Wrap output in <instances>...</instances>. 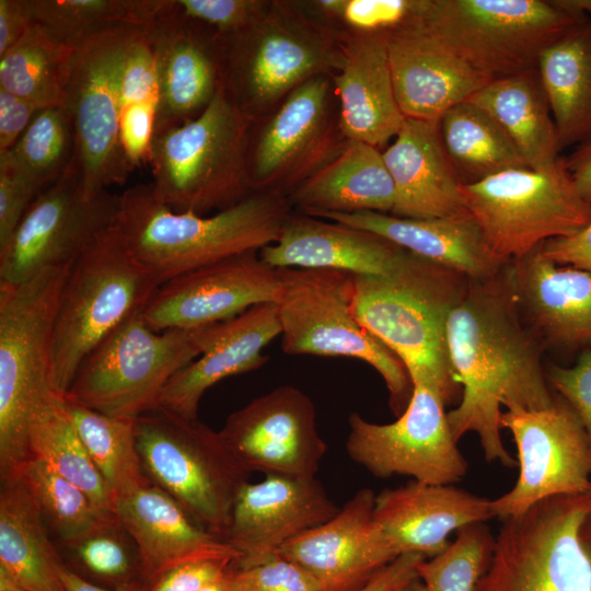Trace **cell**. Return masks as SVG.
I'll return each mask as SVG.
<instances>
[{
  "mask_svg": "<svg viewBox=\"0 0 591 591\" xmlns=\"http://www.w3.org/2000/svg\"><path fill=\"white\" fill-rule=\"evenodd\" d=\"M251 123L220 83L195 118L155 129L148 160L155 197L174 211L205 215L253 193L247 173Z\"/></svg>",
  "mask_w": 591,
  "mask_h": 591,
  "instance_id": "cell-4",
  "label": "cell"
},
{
  "mask_svg": "<svg viewBox=\"0 0 591 591\" xmlns=\"http://www.w3.org/2000/svg\"><path fill=\"white\" fill-rule=\"evenodd\" d=\"M73 46L37 22L0 55V88L39 109L63 106L71 72Z\"/></svg>",
  "mask_w": 591,
  "mask_h": 591,
  "instance_id": "cell-37",
  "label": "cell"
},
{
  "mask_svg": "<svg viewBox=\"0 0 591 591\" xmlns=\"http://www.w3.org/2000/svg\"><path fill=\"white\" fill-rule=\"evenodd\" d=\"M114 514L137 547L147 583L183 563L239 559V553L228 542L198 525L173 498L150 482L117 499Z\"/></svg>",
  "mask_w": 591,
  "mask_h": 591,
  "instance_id": "cell-27",
  "label": "cell"
},
{
  "mask_svg": "<svg viewBox=\"0 0 591 591\" xmlns=\"http://www.w3.org/2000/svg\"><path fill=\"white\" fill-rule=\"evenodd\" d=\"M413 1L322 0L320 8L343 19L354 31L390 30L409 13Z\"/></svg>",
  "mask_w": 591,
  "mask_h": 591,
  "instance_id": "cell-49",
  "label": "cell"
},
{
  "mask_svg": "<svg viewBox=\"0 0 591 591\" xmlns=\"http://www.w3.org/2000/svg\"><path fill=\"white\" fill-rule=\"evenodd\" d=\"M490 502L452 485L414 480L376 495L373 520L395 557L431 558L448 547L451 533L494 518Z\"/></svg>",
  "mask_w": 591,
  "mask_h": 591,
  "instance_id": "cell-25",
  "label": "cell"
},
{
  "mask_svg": "<svg viewBox=\"0 0 591 591\" xmlns=\"http://www.w3.org/2000/svg\"><path fill=\"white\" fill-rule=\"evenodd\" d=\"M259 252V251H258ZM258 252L236 255L162 283L142 310L154 331L197 328L276 303L280 279Z\"/></svg>",
  "mask_w": 591,
  "mask_h": 591,
  "instance_id": "cell-19",
  "label": "cell"
},
{
  "mask_svg": "<svg viewBox=\"0 0 591 591\" xmlns=\"http://www.w3.org/2000/svg\"><path fill=\"white\" fill-rule=\"evenodd\" d=\"M0 591H24L11 579L8 578L2 571H0Z\"/></svg>",
  "mask_w": 591,
  "mask_h": 591,
  "instance_id": "cell-63",
  "label": "cell"
},
{
  "mask_svg": "<svg viewBox=\"0 0 591 591\" xmlns=\"http://www.w3.org/2000/svg\"><path fill=\"white\" fill-rule=\"evenodd\" d=\"M18 476L62 545L80 538L114 514L99 508L86 493L40 459L31 456Z\"/></svg>",
  "mask_w": 591,
  "mask_h": 591,
  "instance_id": "cell-41",
  "label": "cell"
},
{
  "mask_svg": "<svg viewBox=\"0 0 591 591\" xmlns=\"http://www.w3.org/2000/svg\"><path fill=\"white\" fill-rule=\"evenodd\" d=\"M412 13L459 58L496 80L535 68L578 18L557 0H414Z\"/></svg>",
  "mask_w": 591,
  "mask_h": 591,
  "instance_id": "cell-9",
  "label": "cell"
},
{
  "mask_svg": "<svg viewBox=\"0 0 591 591\" xmlns=\"http://www.w3.org/2000/svg\"><path fill=\"white\" fill-rule=\"evenodd\" d=\"M289 207L285 196L253 192L211 216L177 212L162 204L148 183L120 194L116 223L132 254L162 285L274 244L290 216Z\"/></svg>",
  "mask_w": 591,
  "mask_h": 591,
  "instance_id": "cell-2",
  "label": "cell"
},
{
  "mask_svg": "<svg viewBox=\"0 0 591 591\" xmlns=\"http://www.w3.org/2000/svg\"><path fill=\"white\" fill-rule=\"evenodd\" d=\"M440 131L462 185L507 170L529 167L495 120L470 101L453 106L441 116Z\"/></svg>",
  "mask_w": 591,
  "mask_h": 591,
  "instance_id": "cell-38",
  "label": "cell"
},
{
  "mask_svg": "<svg viewBox=\"0 0 591 591\" xmlns=\"http://www.w3.org/2000/svg\"><path fill=\"white\" fill-rule=\"evenodd\" d=\"M155 55L159 100L155 129L199 115L221 83L219 34L163 0L144 26Z\"/></svg>",
  "mask_w": 591,
  "mask_h": 591,
  "instance_id": "cell-22",
  "label": "cell"
},
{
  "mask_svg": "<svg viewBox=\"0 0 591 591\" xmlns=\"http://www.w3.org/2000/svg\"><path fill=\"white\" fill-rule=\"evenodd\" d=\"M234 591H327L323 583L300 565L276 556L230 572Z\"/></svg>",
  "mask_w": 591,
  "mask_h": 591,
  "instance_id": "cell-47",
  "label": "cell"
},
{
  "mask_svg": "<svg viewBox=\"0 0 591 591\" xmlns=\"http://www.w3.org/2000/svg\"><path fill=\"white\" fill-rule=\"evenodd\" d=\"M396 591H427V590L424 582L419 578H416Z\"/></svg>",
  "mask_w": 591,
  "mask_h": 591,
  "instance_id": "cell-64",
  "label": "cell"
},
{
  "mask_svg": "<svg viewBox=\"0 0 591 591\" xmlns=\"http://www.w3.org/2000/svg\"><path fill=\"white\" fill-rule=\"evenodd\" d=\"M387 31H354L339 45L338 73L333 78L340 132L347 141L378 149L395 138L405 120L392 80Z\"/></svg>",
  "mask_w": 591,
  "mask_h": 591,
  "instance_id": "cell-26",
  "label": "cell"
},
{
  "mask_svg": "<svg viewBox=\"0 0 591 591\" xmlns=\"http://www.w3.org/2000/svg\"><path fill=\"white\" fill-rule=\"evenodd\" d=\"M495 548V537L484 522L465 525L438 555L424 559L418 578L427 591H476Z\"/></svg>",
  "mask_w": 591,
  "mask_h": 591,
  "instance_id": "cell-44",
  "label": "cell"
},
{
  "mask_svg": "<svg viewBox=\"0 0 591 591\" xmlns=\"http://www.w3.org/2000/svg\"><path fill=\"white\" fill-rule=\"evenodd\" d=\"M281 334L277 304L265 303L219 323L207 349L162 390L154 409L198 418L205 392L229 376L256 370L268 358L264 348Z\"/></svg>",
  "mask_w": 591,
  "mask_h": 591,
  "instance_id": "cell-30",
  "label": "cell"
},
{
  "mask_svg": "<svg viewBox=\"0 0 591 591\" xmlns=\"http://www.w3.org/2000/svg\"><path fill=\"white\" fill-rule=\"evenodd\" d=\"M462 277L410 252L387 275L354 277L360 324L402 361L412 383L433 386L445 404L461 389L448 356L445 324L465 289Z\"/></svg>",
  "mask_w": 591,
  "mask_h": 591,
  "instance_id": "cell-3",
  "label": "cell"
},
{
  "mask_svg": "<svg viewBox=\"0 0 591 591\" xmlns=\"http://www.w3.org/2000/svg\"><path fill=\"white\" fill-rule=\"evenodd\" d=\"M570 13L579 18H591V0H557Z\"/></svg>",
  "mask_w": 591,
  "mask_h": 591,
  "instance_id": "cell-61",
  "label": "cell"
},
{
  "mask_svg": "<svg viewBox=\"0 0 591 591\" xmlns=\"http://www.w3.org/2000/svg\"><path fill=\"white\" fill-rule=\"evenodd\" d=\"M141 312L125 318L86 355L66 399L135 419L154 409L165 385L207 349L219 325L154 331Z\"/></svg>",
  "mask_w": 591,
  "mask_h": 591,
  "instance_id": "cell-6",
  "label": "cell"
},
{
  "mask_svg": "<svg viewBox=\"0 0 591 591\" xmlns=\"http://www.w3.org/2000/svg\"><path fill=\"white\" fill-rule=\"evenodd\" d=\"M548 379L581 420L591 443V350H584L572 367L554 366Z\"/></svg>",
  "mask_w": 591,
  "mask_h": 591,
  "instance_id": "cell-52",
  "label": "cell"
},
{
  "mask_svg": "<svg viewBox=\"0 0 591 591\" xmlns=\"http://www.w3.org/2000/svg\"><path fill=\"white\" fill-rule=\"evenodd\" d=\"M497 278L472 280L449 312L448 356L462 398L447 415L456 441L475 432L486 461L513 467L500 437L501 407L543 409L555 396L540 348L518 317L509 283L502 286Z\"/></svg>",
  "mask_w": 591,
  "mask_h": 591,
  "instance_id": "cell-1",
  "label": "cell"
},
{
  "mask_svg": "<svg viewBox=\"0 0 591 591\" xmlns=\"http://www.w3.org/2000/svg\"><path fill=\"white\" fill-rule=\"evenodd\" d=\"M71 118L62 106L39 109L16 142L5 151L11 163L40 192L56 182L74 155Z\"/></svg>",
  "mask_w": 591,
  "mask_h": 591,
  "instance_id": "cell-43",
  "label": "cell"
},
{
  "mask_svg": "<svg viewBox=\"0 0 591 591\" xmlns=\"http://www.w3.org/2000/svg\"><path fill=\"white\" fill-rule=\"evenodd\" d=\"M588 491L543 499L502 520L476 591H591L579 528Z\"/></svg>",
  "mask_w": 591,
  "mask_h": 591,
  "instance_id": "cell-12",
  "label": "cell"
},
{
  "mask_svg": "<svg viewBox=\"0 0 591 591\" xmlns=\"http://www.w3.org/2000/svg\"><path fill=\"white\" fill-rule=\"evenodd\" d=\"M518 450L514 486L491 500L494 517L520 514L559 495L587 493L591 486V443L571 406L559 395L543 409L507 408L500 416Z\"/></svg>",
  "mask_w": 591,
  "mask_h": 591,
  "instance_id": "cell-17",
  "label": "cell"
},
{
  "mask_svg": "<svg viewBox=\"0 0 591 591\" xmlns=\"http://www.w3.org/2000/svg\"><path fill=\"white\" fill-rule=\"evenodd\" d=\"M302 213H392L395 187L382 152L370 144L347 143L308 176L288 198Z\"/></svg>",
  "mask_w": 591,
  "mask_h": 591,
  "instance_id": "cell-33",
  "label": "cell"
},
{
  "mask_svg": "<svg viewBox=\"0 0 591 591\" xmlns=\"http://www.w3.org/2000/svg\"><path fill=\"white\" fill-rule=\"evenodd\" d=\"M163 0H31L34 21L68 45L120 25L147 26Z\"/></svg>",
  "mask_w": 591,
  "mask_h": 591,
  "instance_id": "cell-42",
  "label": "cell"
},
{
  "mask_svg": "<svg viewBox=\"0 0 591 591\" xmlns=\"http://www.w3.org/2000/svg\"><path fill=\"white\" fill-rule=\"evenodd\" d=\"M414 1V0H413ZM387 31V50L398 106L407 118L439 120L491 79L452 53L412 13Z\"/></svg>",
  "mask_w": 591,
  "mask_h": 591,
  "instance_id": "cell-23",
  "label": "cell"
},
{
  "mask_svg": "<svg viewBox=\"0 0 591 591\" xmlns=\"http://www.w3.org/2000/svg\"><path fill=\"white\" fill-rule=\"evenodd\" d=\"M72 264L45 269L21 283H0L1 482L18 476L31 457V421L47 395L56 391L55 320Z\"/></svg>",
  "mask_w": 591,
  "mask_h": 591,
  "instance_id": "cell-5",
  "label": "cell"
},
{
  "mask_svg": "<svg viewBox=\"0 0 591 591\" xmlns=\"http://www.w3.org/2000/svg\"><path fill=\"white\" fill-rule=\"evenodd\" d=\"M28 451L80 487L99 508L114 513L112 494L79 437L60 393H49L36 409L28 430Z\"/></svg>",
  "mask_w": 591,
  "mask_h": 591,
  "instance_id": "cell-39",
  "label": "cell"
},
{
  "mask_svg": "<svg viewBox=\"0 0 591 591\" xmlns=\"http://www.w3.org/2000/svg\"><path fill=\"white\" fill-rule=\"evenodd\" d=\"M579 538L591 560V486L588 490V503L579 528Z\"/></svg>",
  "mask_w": 591,
  "mask_h": 591,
  "instance_id": "cell-60",
  "label": "cell"
},
{
  "mask_svg": "<svg viewBox=\"0 0 591 591\" xmlns=\"http://www.w3.org/2000/svg\"><path fill=\"white\" fill-rule=\"evenodd\" d=\"M66 568L20 476L1 482L0 571L24 591H67Z\"/></svg>",
  "mask_w": 591,
  "mask_h": 591,
  "instance_id": "cell-34",
  "label": "cell"
},
{
  "mask_svg": "<svg viewBox=\"0 0 591 591\" xmlns=\"http://www.w3.org/2000/svg\"><path fill=\"white\" fill-rule=\"evenodd\" d=\"M185 16L212 28L220 35L250 27L266 10L255 0H173Z\"/></svg>",
  "mask_w": 591,
  "mask_h": 591,
  "instance_id": "cell-48",
  "label": "cell"
},
{
  "mask_svg": "<svg viewBox=\"0 0 591 591\" xmlns=\"http://www.w3.org/2000/svg\"><path fill=\"white\" fill-rule=\"evenodd\" d=\"M159 100L155 55L151 39L141 27L130 40L119 80L120 111L135 104Z\"/></svg>",
  "mask_w": 591,
  "mask_h": 591,
  "instance_id": "cell-46",
  "label": "cell"
},
{
  "mask_svg": "<svg viewBox=\"0 0 591 591\" xmlns=\"http://www.w3.org/2000/svg\"><path fill=\"white\" fill-rule=\"evenodd\" d=\"M277 271L282 351L367 362L384 380L391 408L399 416L409 403L413 383L402 361L358 321L354 310L355 275L335 269Z\"/></svg>",
  "mask_w": 591,
  "mask_h": 591,
  "instance_id": "cell-10",
  "label": "cell"
},
{
  "mask_svg": "<svg viewBox=\"0 0 591 591\" xmlns=\"http://www.w3.org/2000/svg\"><path fill=\"white\" fill-rule=\"evenodd\" d=\"M461 194L491 250L505 262L571 235L591 221V205L579 194L561 157L543 170L512 169L461 185Z\"/></svg>",
  "mask_w": 591,
  "mask_h": 591,
  "instance_id": "cell-11",
  "label": "cell"
},
{
  "mask_svg": "<svg viewBox=\"0 0 591 591\" xmlns=\"http://www.w3.org/2000/svg\"><path fill=\"white\" fill-rule=\"evenodd\" d=\"M63 547L86 571L116 582L117 588L134 586L130 583L134 573L142 577L137 547L115 514Z\"/></svg>",
  "mask_w": 591,
  "mask_h": 591,
  "instance_id": "cell-45",
  "label": "cell"
},
{
  "mask_svg": "<svg viewBox=\"0 0 591 591\" xmlns=\"http://www.w3.org/2000/svg\"><path fill=\"white\" fill-rule=\"evenodd\" d=\"M467 101L495 120L530 169L543 170L559 160L556 127L536 67L493 80Z\"/></svg>",
  "mask_w": 591,
  "mask_h": 591,
  "instance_id": "cell-35",
  "label": "cell"
},
{
  "mask_svg": "<svg viewBox=\"0 0 591 591\" xmlns=\"http://www.w3.org/2000/svg\"><path fill=\"white\" fill-rule=\"evenodd\" d=\"M69 417L93 463L117 499L149 482L136 444L135 419L113 417L65 398Z\"/></svg>",
  "mask_w": 591,
  "mask_h": 591,
  "instance_id": "cell-40",
  "label": "cell"
},
{
  "mask_svg": "<svg viewBox=\"0 0 591 591\" xmlns=\"http://www.w3.org/2000/svg\"><path fill=\"white\" fill-rule=\"evenodd\" d=\"M565 161L579 194L591 205V140L578 146Z\"/></svg>",
  "mask_w": 591,
  "mask_h": 591,
  "instance_id": "cell-58",
  "label": "cell"
},
{
  "mask_svg": "<svg viewBox=\"0 0 591 591\" xmlns=\"http://www.w3.org/2000/svg\"><path fill=\"white\" fill-rule=\"evenodd\" d=\"M314 217L376 233L414 255L471 280L494 279L506 264L491 250L471 215L408 219L391 213L363 211L320 213Z\"/></svg>",
  "mask_w": 591,
  "mask_h": 591,
  "instance_id": "cell-31",
  "label": "cell"
},
{
  "mask_svg": "<svg viewBox=\"0 0 591 591\" xmlns=\"http://www.w3.org/2000/svg\"><path fill=\"white\" fill-rule=\"evenodd\" d=\"M508 283L533 325L548 341L573 348L591 343V276L559 266L541 246L514 259Z\"/></svg>",
  "mask_w": 591,
  "mask_h": 591,
  "instance_id": "cell-32",
  "label": "cell"
},
{
  "mask_svg": "<svg viewBox=\"0 0 591 591\" xmlns=\"http://www.w3.org/2000/svg\"><path fill=\"white\" fill-rule=\"evenodd\" d=\"M375 495L359 489L326 522L283 544L277 555L309 570L327 591H355L396 557L373 520Z\"/></svg>",
  "mask_w": 591,
  "mask_h": 591,
  "instance_id": "cell-24",
  "label": "cell"
},
{
  "mask_svg": "<svg viewBox=\"0 0 591 591\" xmlns=\"http://www.w3.org/2000/svg\"><path fill=\"white\" fill-rule=\"evenodd\" d=\"M335 506L314 478L265 475L247 482L235 499L225 537L237 553L234 568H247L276 556L279 548L332 517Z\"/></svg>",
  "mask_w": 591,
  "mask_h": 591,
  "instance_id": "cell-21",
  "label": "cell"
},
{
  "mask_svg": "<svg viewBox=\"0 0 591 591\" xmlns=\"http://www.w3.org/2000/svg\"><path fill=\"white\" fill-rule=\"evenodd\" d=\"M136 444L150 483L201 528L225 541L232 509L248 473L219 431L198 418L152 409L135 418Z\"/></svg>",
  "mask_w": 591,
  "mask_h": 591,
  "instance_id": "cell-8",
  "label": "cell"
},
{
  "mask_svg": "<svg viewBox=\"0 0 591 591\" xmlns=\"http://www.w3.org/2000/svg\"><path fill=\"white\" fill-rule=\"evenodd\" d=\"M161 286L130 251L117 223L72 264L54 328V385L65 396L86 355L114 327L143 310Z\"/></svg>",
  "mask_w": 591,
  "mask_h": 591,
  "instance_id": "cell-7",
  "label": "cell"
},
{
  "mask_svg": "<svg viewBox=\"0 0 591 591\" xmlns=\"http://www.w3.org/2000/svg\"><path fill=\"white\" fill-rule=\"evenodd\" d=\"M395 187L391 215L433 219L470 215L460 178L443 146L440 119L407 118L394 141L382 152Z\"/></svg>",
  "mask_w": 591,
  "mask_h": 591,
  "instance_id": "cell-28",
  "label": "cell"
},
{
  "mask_svg": "<svg viewBox=\"0 0 591 591\" xmlns=\"http://www.w3.org/2000/svg\"><path fill=\"white\" fill-rule=\"evenodd\" d=\"M426 559L418 553L399 555L355 591H396L418 578V566Z\"/></svg>",
  "mask_w": 591,
  "mask_h": 591,
  "instance_id": "cell-56",
  "label": "cell"
},
{
  "mask_svg": "<svg viewBox=\"0 0 591 591\" xmlns=\"http://www.w3.org/2000/svg\"><path fill=\"white\" fill-rule=\"evenodd\" d=\"M541 251L559 266L573 267L591 276V221L571 235L545 242Z\"/></svg>",
  "mask_w": 591,
  "mask_h": 591,
  "instance_id": "cell-54",
  "label": "cell"
},
{
  "mask_svg": "<svg viewBox=\"0 0 591 591\" xmlns=\"http://www.w3.org/2000/svg\"><path fill=\"white\" fill-rule=\"evenodd\" d=\"M62 581L67 591H141L142 588H137L136 586L128 587H118V588H104L96 586L83 577L66 567L62 572Z\"/></svg>",
  "mask_w": 591,
  "mask_h": 591,
  "instance_id": "cell-59",
  "label": "cell"
},
{
  "mask_svg": "<svg viewBox=\"0 0 591 591\" xmlns=\"http://www.w3.org/2000/svg\"><path fill=\"white\" fill-rule=\"evenodd\" d=\"M33 22L31 0H0V55L15 44Z\"/></svg>",
  "mask_w": 591,
  "mask_h": 591,
  "instance_id": "cell-57",
  "label": "cell"
},
{
  "mask_svg": "<svg viewBox=\"0 0 591 591\" xmlns=\"http://www.w3.org/2000/svg\"><path fill=\"white\" fill-rule=\"evenodd\" d=\"M120 195L90 197L73 157L65 173L31 204L0 250V283L24 282L40 271L72 264L116 222Z\"/></svg>",
  "mask_w": 591,
  "mask_h": 591,
  "instance_id": "cell-15",
  "label": "cell"
},
{
  "mask_svg": "<svg viewBox=\"0 0 591 591\" xmlns=\"http://www.w3.org/2000/svg\"><path fill=\"white\" fill-rule=\"evenodd\" d=\"M234 565V560L225 558L183 563L147 583L141 591H199L225 577Z\"/></svg>",
  "mask_w": 591,
  "mask_h": 591,
  "instance_id": "cell-53",
  "label": "cell"
},
{
  "mask_svg": "<svg viewBox=\"0 0 591 591\" xmlns=\"http://www.w3.org/2000/svg\"><path fill=\"white\" fill-rule=\"evenodd\" d=\"M38 111L32 102L0 88V151L16 142Z\"/></svg>",
  "mask_w": 591,
  "mask_h": 591,
  "instance_id": "cell-55",
  "label": "cell"
},
{
  "mask_svg": "<svg viewBox=\"0 0 591 591\" xmlns=\"http://www.w3.org/2000/svg\"><path fill=\"white\" fill-rule=\"evenodd\" d=\"M141 27L120 25L73 45L63 106L74 132V159L90 197L123 185L132 172L119 138V80L127 47Z\"/></svg>",
  "mask_w": 591,
  "mask_h": 591,
  "instance_id": "cell-14",
  "label": "cell"
},
{
  "mask_svg": "<svg viewBox=\"0 0 591 591\" xmlns=\"http://www.w3.org/2000/svg\"><path fill=\"white\" fill-rule=\"evenodd\" d=\"M219 433L248 474L314 478L327 450L314 403L292 385L278 386L236 409Z\"/></svg>",
  "mask_w": 591,
  "mask_h": 591,
  "instance_id": "cell-18",
  "label": "cell"
},
{
  "mask_svg": "<svg viewBox=\"0 0 591 591\" xmlns=\"http://www.w3.org/2000/svg\"><path fill=\"white\" fill-rule=\"evenodd\" d=\"M537 71L560 151L591 140V18L575 24L540 56Z\"/></svg>",
  "mask_w": 591,
  "mask_h": 591,
  "instance_id": "cell-36",
  "label": "cell"
},
{
  "mask_svg": "<svg viewBox=\"0 0 591 591\" xmlns=\"http://www.w3.org/2000/svg\"><path fill=\"white\" fill-rule=\"evenodd\" d=\"M42 192L0 152V250L14 233L22 217Z\"/></svg>",
  "mask_w": 591,
  "mask_h": 591,
  "instance_id": "cell-50",
  "label": "cell"
},
{
  "mask_svg": "<svg viewBox=\"0 0 591 591\" xmlns=\"http://www.w3.org/2000/svg\"><path fill=\"white\" fill-rule=\"evenodd\" d=\"M158 102L130 105L120 111L119 138L125 157L132 171L148 163L155 131Z\"/></svg>",
  "mask_w": 591,
  "mask_h": 591,
  "instance_id": "cell-51",
  "label": "cell"
},
{
  "mask_svg": "<svg viewBox=\"0 0 591 591\" xmlns=\"http://www.w3.org/2000/svg\"><path fill=\"white\" fill-rule=\"evenodd\" d=\"M445 405L433 386L415 382L407 407L393 422L375 424L350 414L349 457L376 477L406 475L433 485L459 482L467 461L452 434Z\"/></svg>",
  "mask_w": 591,
  "mask_h": 591,
  "instance_id": "cell-16",
  "label": "cell"
},
{
  "mask_svg": "<svg viewBox=\"0 0 591 591\" xmlns=\"http://www.w3.org/2000/svg\"><path fill=\"white\" fill-rule=\"evenodd\" d=\"M329 84L315 76L292 90L253 139L247 158L252 192L290 194L331 158ZM286 197V196H285Z\"/></svg>",
  "mask_w": 591,
  "mask_h": 591,
  "instance_id": "cell-20",
  "label": "cell"
},
{
  "mask_svg": "<svg viewBox=\"0 0 591 591\" xmlns=\"http://www.w3.org/2000/svg\"><path fill=\"white\" fill-rule=\"evenodd\" d=\"M408 251L358 228L308 215H290L279 239L259 257L273 268L335 269L355 276H384Z\"/></svg>",
  "mask_w": 591,
  "mask_h": 591,
  "instance_id": "cell-29",
  "label": "cell"
},
{
  "mask_svg": "<svg viewBox=\"0 0 591 591\" xmlns=\"http://www.w3.org/2000/svg\"><path fill=\"white\" fill-rule=\"evenodd\" d=\"M219 48L221 83L252 120L340 61V47L323 33L277 10H265L241 32L219 34Z\"/></svg>",
  "mask_w": 591,
  "mask_h": 591,
  "instance_id": "cell-13",
  "label": "cell"
},
{
  "mask_svg": "<svg viewBox=\"0 0 591 591\" xmlns=\"http://www.w3.org/2000/svg\"><path fill=\"white\" fill-rule=\"evenodd\" d=\"M230 572L222 579L202 588L199 591H234L232 582H231V578H230Z\"/></svg>",
  "mask_w": 591,
  "mask_h": 591,
  "instance_id": "cell-62",
  "label": "cell"
}]
</instances>
